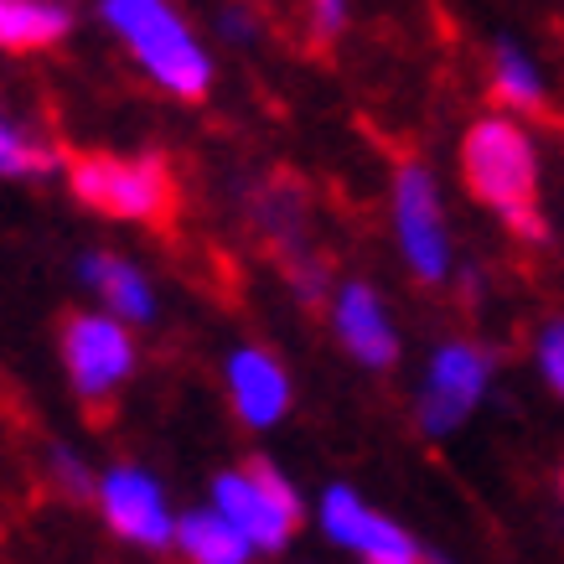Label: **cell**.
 <instances>
[{"mask_svg":"<svg viewBox=\"0 0 564 564\" xmlns=\"http://www.w3.org/2000/svg\"><path fill=\"white\" fill-rule=\"evenodd\" d=\"M73 274L84 291L99 295V311H109L115 322L124 326H151L161 316V295H155V280L140 270L135 259L115 254V249H84L73 259Z\"/></svg>","mask_w":564,"mask_h":564,"instance_id":"obj_12","label":"cell"},{"mask_svg":"<svg viewBox=\"0 0 564 564\" xmlns=\"http://www.w3.org/2000/svg\"><path fill=\"white\" fill-rule=\"evenodd\" d=\"M425 564H451L445 554H435V549H425Z\"/></svg>","mask_w":564,"mask_h":564,"instance_id":"obj_21","label":"cell"},{"mask_svg":"<svg viewBox=\"0 0 564 564\" xmlns=\"http://www.w3.org/2000/svg\"><path fill=\"white\" fill-rule=\"evenodd\" d=\"M218 36L223 42H234V47H249L259 36V17L243 6V0H234V6H223L218 11Z\"/></svg>","mask_w":564,"mask_h":564,"instance_id":"obj_20","label":"cell"},{"mask_svg":"<svg viewBox=\"0 0 564 564\" xmlns=\"http://www.w3.org/2000/svg\"><path fill=\"white\" fill-rule=\"evenodd\" d=\"M57 352H63L68 389L84 404H109L140 368L135 326L115 322L109 311H78V316H68L63 337H57Z\"/></svg>","mask_w":564,"mask_h":564,"instance_id":"obj_7","label":"cell"},{"mask_svg":"<svg viewBox=\"0 0 564 564\" xmlns=\"http://www.w3.org/2000/svg\"><path fill=\"white\" fill-rule=\"evenodd\" d=\"M389 223L393 249L420 285H445L456 274V234L445 213L441 176L425 161H399L389 176Z\"/></svg>","mask_w":564,"mask_h":564,"instance_id":"obj_3","label":"cell"},{"mask_svg":"<svg viewBox=\"0 0 564 564\" xmlns=\"http://www.w3.org/2000/svg\"><path fill=\"white\" fill-rule=\"evenodd\" d=\"M533 368L544 378V389L554 399H564V316H549L539 332H533Z\"/></svg>","mask_w":564,"mask_h":564,"instance_id":"obj_18","label":"cell"},{"mask_svg":"<svg viewBox=\"0 0 564 564\" xmlns=\"http://www.w3.org/2000/svg\"><path fill=\"white\" fill-rule=\"evenodd\" d=\"M47 477H52V487H57L63 497H73V502H99V477L104 471H94L73 445H52L47 451Z\"/></svg>","mask_w":564,"mask_h":564,"instance_id":"obj_17","label":"cell"},{"mask_svg":"<svg viewBox=\"0 0 564 564\" xmlns=\"http://www.w3.org/2000/svg\"><path fill=\"white\" fill-rule=\"evenodd\" d=\"M306 17H311V32L322 36V42H332L352 21V0H306Z\"/></svg>","mask_w":564,"mask_h":564,"instance_id":"obj_19","label":"cell"},{"mask_svg":"<svg viewBox=\"0 0 564 564\" xmlns=\"http://www.w3.org/2000/svg\"><path fill=\"white\" fill-rule=\"evenodd\" d=\"M73 197L115 223H161L176 203L172 172L155 155H109L88 151L68 161Z\"/></svg>","mask_w":564,"mask_h":564,"instance_id":"obj_6","label":"cell"},{"mask_svg":"<svg viewBox=\"0 0 564 564\" xmlns=\"http://www.w3.org/2000/svg\"><path fill=\"white\" fill-rule=\"evenodd\" d=\"M68 172V161L57 151V140L32 130L26 120H0V176L6 182H47V176Z\"/></svg>","mask_w":564,"mask_h":564,"instance_id":"obj_16","label":"cell"},{"mask_svg":"<svg viewBox=\"0 0 564 564\" xmlns=\"http://www.w3.org/2000/svg\"><path fill=\"white\" fill-rule=\"evenodd\" d=\"M99 21L161 94L187 104L207 99L218 63L187 11H176V0H99Z\"/></svg>","mask_w":564,"mask_h":564,"instance_id":"obj_2","label":"cell"},{"mask_svg":"<svg viewBox=\"0 0 564 564\" xmlns=\"http://www.w3.org/2000/svg\"><path fill=\"white\" fill-rule=\"evenodd\" d=\"M316 523L337 549H352L362 564H425V549L410 529H399L389 513H378L358 497V487L332 481L316 502Z\"/></svg>","mask_w":564,"mask_h":564,"instance_id":"obj_8","label":"cell"},{"mask_svg":"<svg viewBox=\"0 0 564 564\" xmlns=\"http://www.w3.org/2000/svg\"><path fill=\"white\" fill-rule=\"evenodd\" d=\"M497 347L481 337H445L430 347L420 383H414V425L425 430L430 441H445L487 404V393L497 383Z\"/></svg>","mask_w":564,"mask_h":564,"instance_id":"obj_4","label":"cell"},{"mask_svg":"<svg viewBox=\"0 0 564 564\" xmlns=\"http://www.w3.org/2000/svg\"><path fill=\"white\" fill-rule=\"evenodd\" d=\"M462 182L487 213L502 218L523 243H544L549 223L539 213V145L518 115H481L462 135Z\"/></svg>","mask_w":564,"mask_h":564,"instance_id":"obj_1","label":"cell"},{"mask_svg":"<svg viewBox=\"0 0 564 564\" xmlns=\"http://www.w3.org/2000/svg\"><path fill=\"white\" fill-rule=\"evenodd\" d=\"M223 389H228V404H234L243 430H274L295 404L291 368L280 362V352H270V347H259V343L228 347V358H223Z\"/></svg>","mask_w":564,"mask_h":564,"instance_id":"obj_11","label":"cell"},{"mask_svg":"<svg viewBox=\"0 0 564 564\" xmlns=\"http://www.w3.org/2000/svg\"><path fill=\"white\" fill-rule=\"evenodd\" d=\"M492 94L502 104V115H539L549 104V73L539 68V57H533L523 42L513 36H497L492 42Z\"/></svg>","mask_w":564,"mask_h":564,"instance_id":"obj_13","label":"cell"},{"mask_svg":"<svg viewBox=\"0 0 564 564\" xmlns=\"http://www.w3.org/2000/svg\"><path fill=\"white\" fill-rule=\"evenodd\" d=\"M99 513L109 533H120L124 544L140 549H172L176 544V513L166 502V487L145 466H109L99 477Z\"/></svg>","mask_w":564,"mask_h":564,"instance_id":"obj_10","label":"cell"},{"mask_svg":"<svg viewBox=\"0 0 564 564\" xmlns=\"http://www.w3.org/2000/svg\"><path fill=\"white\" fill-rule=\"evenodd\" d=\"M326 322H332V343L343 347L358 368L383 373V368L399 362V322H393L389 301H383L373 280H362V274L337 280L332 301H326Z\"/></svg>","mask_w":564,"mask_h":564,"instance_id":"obj_9","label":"cell"},{"mask_svg":"<svg viewBox=\"0 0 564 564\" xmlns=\"http://www.w3.org/2000/svg\"><path fill=\"white\" fill-rule=\"evenodd\" d=\"M176 549L187 564H254L259 554L218 508H192L176 518Z\"/></svg>","mask_w":564,"mask_h":564,"instance_id":"obj_14","label":"cell"},{"mask_svg":"<svg viewBox=\"0 0 564 564\" xmlns=\"http://www.w3.org/2000/svg\"><path fill=\"white\" fill-rule=\"evenodd\" d=\"M213 508H218L259 554H280V549L295 539L301 518H306V502L295 492V481L285 477L270 456H254V462L218 471V477H213Z\"/></svg>","mask_w":564,"mask_h":564,"instance_id":"obj_5","label":"cell"},{"mask_svg":"<svg viewBox=\"0 0 564 564\" xmlns=\"http://www.w3.org/2000/svg\"><path fill=\"white\" fill-rule=\"evenodd\" d=\"M68 32H73L68 0H0V47L6 52L57 47Z\"/></svg>","mask_w":564,"mask_h":564,"instance_id":"obj_15","label":"cell"}]
</instances>
